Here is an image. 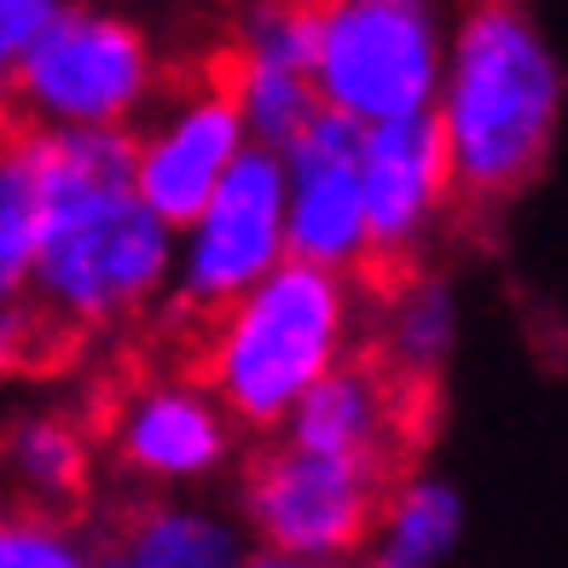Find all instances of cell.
Returning a JSON list of instances; mask_svg holds the SVG:
<instances>
[{"label":"cell","mask_w":568,"mask_h":568,"mask_svg":"<svg viewBox=\"0 0 568 568\" xmlns=\"http://www.w3.org/2000/svg\"><path fill=\"white\" fill-rule=\"evenodd\" d=\"M36 158L47 215L23 296H36L59 331H105L145 314L174 278V226L134 192L128 134H36Z\"/></svg>","instance_id":"cell-1"},{"label":"cell","mask_w":568,"mask_h":568,"mask_svg":"<svg viewBox=\"0 0 568 568\" xmlns=\"http://www.w3.org/2000/svg\"><path fill=\"white\" fill-rule=\"evenodd\" d=\"M429 116L453 197L505 203L539 180L562 122V59L523 0H476L458 18Z\"/></svg>","instance_id":"cell-2"},{"label":"cell","mask_w":568,"mask_h":568,"mask_svg":"<svg viewBox=\"0 0 568 568\" xmlns=\"http://www.w3.org/2000/svg\"><path fill=\"white\" fill-rule=\"evenodd\" d=\"M354 343V284L314 262H284L221 302L203 331V389L244 429H278L291 406Z\"/></svg>","instance_id":"cell-3"},{"label":"cell","mask_w":568,"mask_h":568,"mask_svg":"<svg viewBox=\"0 0 568 568\" xmlns=\"http://www.w3.org/2000/svg\"><path fill=\"white\" fill-rule=\"evenodd\" d=\"M314 7V75L320 111L354 128L424 116L442 88L447 23L442 0H307Z\"/></svg>","instance_id":"cell-4"},{"label":"cell","mask_w":568,"mask_h":568,"mask_svg":"<svg viewBox=\"0 0 568 568\" xmlns=\"http://www.w3.org/2000/svg\"><path fill=\"white\" fill-rule=\"evenodd\" d=\"M7 93L36 122V134L128 128L158 99V53L122 12L59 7L23 47Z\"/></svg>","instance_id":"cell-5"},{"label":"cell","mask_w":568,"mask_h":568,"mask_svg":"<svg viewBox=\"0 0 568 568\" xmlns=\"http://www.w3.org/2000/svg\"><path fill=\"white\" fill-rule=\"evenodd\" d=\"M383 487H389V476L372 470V464L278 442L255 453L239 510H244V528L273 557L343 562L366 546Z\"/></svg>","instance_id":"cell-6"},{"label":"cell","mask_w":568,"mask_h":568,"mask_svg":"<svg viewBox=\"0 0 568 568\" xmlns=\"http://www.w3.org/2000/svg\"><path fill=\"white\" fill-rule=\"evenodd\" d=\"M284 169L278 151L244 145L215 192L192 210L174 244V291L197 314H215L221 302L250 291L284 262Z\"/></svg>","instance_id":"cell-7"},{"label":"cell","mask_w":568,"mask_h":568,"mask_svg":"<svg viewBox=\"0 0 568 568\" xmlns=\"http://www.w3.org/2000/svg\"><path fill=\"white\" fill-rule=\"evenodd\" d=\"M284 169V250L331 273L372 267L366 210H359V128L320 111L291 145Z\"/></svg>","instance_id":"cell-8"},{"label":"cell","mask_w":568,"mask_h":568,"mask_svg":"<svg viewBox=\"0 0 568 568\" xmlns=\"http://www.w3.org/2000/svg\"><path fill=\"white\" fill-rule=\"evenodd\" d=\"M244 145H250L244 116L215 75L203 88L174 93L140 128V140H128V174H134V192L145 197L151 215H163L169 226H186L197 203L215 192V180L239 163Z\"/></svg>","instance_id":"cell-9"},{"label":"cell","mask_w":568,"mask_h":568,"mask_svg":"<svg viewBox=\"0 0 568 568\" xmlns=\"http://www.w3.org/2000/svg\"><path fill=\"white\" fill-rule=\"evenodd\" d=\"M453 203L447 151L435 116H395L359 128V210H366L372 262H412Z\"/></svg>","instance_id":"cell-10"},{"label":"cell","mask_w":568,"mask_h":568,"mask_svg":"<svg viewBox=\"0 0 568 568\" xmlns=\"http://www.w3.org/2000/svg\"><path fill=\"white\" fill-rule=\"evenodd\" d=\"M424 412V383H412L400 372H389L383 359H337L314 389H307L291 418H284V442L314 447L331 458H354L372 464V470L395 476V464L412 447V429H418Z\"/></svg>","instance_id":"cell-11"},{"label":"cell","mask_w":568,"mask_h":568,"mask_svg":"<svg viewBox=\"0 0 568 568\" xmlns=\"http://www.w3.org/2000/svg\"><path fill=\"white\" fill-rule=\"evenodd\" d=\"M116 464L158 487H197L232 458V418L192 377L134 383L111 412Z\"/></svg>","instance_id":"cell-12"},{"label":"cell","mask_w":568,"mask_h":568,"mask_svg":"<svg viewBox=\"0 0 568 568\" xmlns=\"http://www.w3.org/2000/svg\"><path fill=\"white\" fill-rule=\"evenodd\" d=\"M464 539V494L447 476H400L383 487L366 568H447Z\"/></svg>","instance_id":"cell-13"},{"label":"cell","mask_w":568,"mask_h":568,"mask_svg":"<svg viewBox=\"0 0 568 568\" xmlns=\"http://www.w3.org/2000/svg\"><path fill=\"white\" fill-rule=\"evenodd\" d=\"M244 557L250 551L239 523L186 499H163V505H145L122 528L111 568H239Z\"/></svg>","instance_id":"cell-14"},{"label":"cell","mask_w":568,"mask_h":568,"mask_svg":"<svg viewBox=\"0 0 568 568\" xmlns=\"http://www.w3.org/2000/svg\"><path fill=\"white\" fill-rule=\"evenodd\" d=\"M458 343V302L442 278L429 273H406L400 291L383 314V348L377 359L389 372L412 377V383H429L435 372L447 366V354Z\"/></svg>","instance_id":"cell-15"},{"label":"cell","mask_w":568,"mask_h":568,"mask_svg":"<svg viewBox=\"0 0 568 568\" xmlns=\"http://www.w3.org/2000/svg\"><path fill=\"white\" fill-rule=\"evenodd\" d=\"M41 158L36 134H0V302H23L41 244Z\"/></svg>","instance_id":"cell-16"},{"label":"cell","mask_w":568,"mask_h":568,"mask_svg":"<svg viewBox=\"0 0 568 568\" xmlns=\"http://www.w3.org/2000/svg\"><path fill=\"white\" fill-rule=\"evenodd\" d=\"M7 476L36 505H70L88 487V435L59 412H30L7 429Z\"/></svg>","instance_id":"cell-17"},{"label":"cell","mask_w":568,"mask_h":568,"mask_svg":"<svg viewBox=\"0 0 568 568\" xmlns=\"http://www.w3.org/2000/svg\"><path fill=\"white\" fill-rule=\"evenodd\" d=\"M0 568H105L59 516H0Z\"/></svg>","instance_id":"cell-18"},{"label":"cell","mask_w":568,"mask_h":568,"mask_svg":"<svg viewBox=\"0 0 568 568\" xmlns=\"http://www.w3.org/2000/svg\"><path fill=\"white\" fill-rule=\"evenodd\" d=\"M64 0H0V99L12 88V70L23 59V47L36 41V30L53 18Z\"/></svg>","instance_id":"cell-19"},{"label":"cell","mask_w":568,"mask_h":568,"mask_svg":"<svg viewBox=\"0 0 568 568\" xmlns=\"http://www.w3.org/2000/svg\"><path fill=\"white\" fill-rule=\"evenodd\" d=\"M41 348H36V320L18 302H0V383L18 377Z\"/></svg>","instance_id":"cell-20"},{"label":"cell","mask_w":568,"mask_h":568,"mask_svg":"<svg viewBox=\"0 0 568 568\" xmlns=\"http://www.w3.org/2000/svg\"><path fill=\"white\" fill-rule=\"evenodd\" d=\"M239 568H343V562H296V557H273V551H255Z\"/></svg>","instance_id":"cell-21"}]
</instances>
